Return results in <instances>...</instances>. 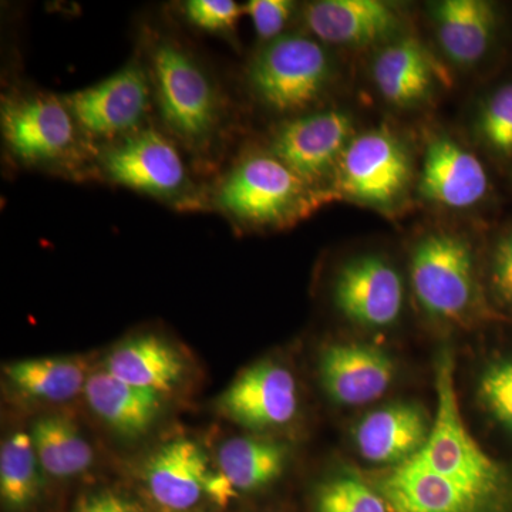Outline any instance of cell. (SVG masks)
I'll return each instance as SVG.
<instances>
[{
  "label": "cell",
  "mask_w": 512,
  "mask_h": 512,
  "mask_svg": "<svg viewBox=\"0 0 512 512\" xmlns=\"http://www.w3.org/2000/svg\"><path fill=\"white\" fill-rule=\"evenodd\" d=\"M79 512H136V508L121 495L104 491L86 498Z\"/></svg>",
  "instance_id": "obj_33"
},
{
  "label": "cell",
  "mask_w": 512,
  "mask_h": 512,
  "mask_svg": "<svg viewBox=\"0 0 512 512\" xmlns=\"http://www.w3.org/2000/svg\"><path fill=\"white\" fill-rule=\"evenodd\" d=\"M433 419L417 403H393L367 413L353 430L360 456L386 468L409 463L426 446Z\"/></svg>",
  "instance_id": "obj_17"
},
{
  "label": "cell",
  "mask_w": 512,
  "mask_h": 512,
  "mask_svg": "<svg viewBox=\"0 0 512 512\" xmlns=\"http://www.w3.org/2000/svg\"><path fill=\"white\" fill-rule=\"evenodd\" d=\"M323 389L333 402L356 407L375 402L392 386L394 365L384 350L365 343H333L319 359Z\"/></svg>",
  "instance_id": "obj_16"
},
{
  "label": "cell",
  "mask_w": 512,
  "mask_h": 512,
  "mask_svg": "<svg viewBox=\"0 0 512 512\" xmlns=\"http://www.w3.org/2000/svg\"><path fill=\"white\" fill-rule=\"evenodd\" d=\"M42 466L32 437L16 431L0 448V497L9 510L20 511L35 503L42 487Z\"/></svg>",
  "instance_id": "obj_26"
},
{
  "label": "cell",
  "mask_w": 512,
  "mask_h": 512,
  "mask_svg": "<svg viewBox=\"0 0 512 512\" xmlns=\"http://www.w3.org/2000/svg\"><path fill=\"white\" fill-rule=\"evenodd\" d=\"M303 22L323 45L383 46L403 36V16L382 0H318L303 9Z\"/></svg>",
  "instance_id": "obj_14"
},
{
  "label": "cell",
  "mask_w": 512,
  "mask_h": 512,
  "mask_svg": "<svg viewBox=\"0 0 512 512\" xmlns=\"http://www.w3.org/2000/svg\"><path fill=\"white\" fill-rule=\"evenodd\" d=\"M40 466L50 477L66 480L93 466V448L79 427L63 414H47L30 430Z\"/></svg>",
  "instance_id": "obj_25"
},
{
  "label": "cell",
  "mask_w": 512,
  "mask_h": 512,
  "mask_svg": "<svg viewBox=\"0 0 512 512\" xmlns=\"http://www.w3.org/2000/svg\"><path fill=\"white\" fill-rule=\"evenodd\" d=\"M146 64L164 127L195 156L210 151L224 127L225 107L207 67L170 37L154 40Z\"/></svg>",
  "instance_id": "obj_1"
},
{
  "label": "cell",
  "mask_w": 512,
  "mask_h": 512,
  "mask_svg": "<svg viewBox=\"0 0 512 512\" xmlns=\"http://www.w3.org/2000/svg\"><path fill=\"white\" fill-rule=\"evenodd\" d=\"M63 100L84 136L117 141L143 128L154 101L153 84L147 64L133 60Z\"/></svg>",
  "instance_id": "obj_9"
},
{
  "label": "cell",
  "mask_w": 512,
  "mask_h": 512,
  "mask_svg": "<svg viewBox=\"0 0 512 512\" xmlns=\"http://www.w3.org/2000/svg\"><path fill=\"white\" fill-rule=\"evenodd\" d=\"M473 133L488 156L512 168V82L484 94L474 113Z\"/></svg>",
  "instance_id": "obj_27"
},
{
  "label": "cell",
  "mask_w": 512,
  "mask_h": 512,
  "mask_svg": "<svg viewBox=\"0 0 512 512\" xmlns=\"http://www.w3.org/2000/svg\"><path fill=\"white\" fill-rule=\"evenodd\" d=\"M90 409L111 430L128 439L151 429L163 407V396L121 382L106 369L92 373L84 387Z\"/></svg>",
  "instance_id": "obj_21"
},
{
  "label": "cell",
  "mask_w": 512,
  "mask_h": 512,
  "mask_svg": "<svg viewBox=\"0 0 512 512\" xmlns=\"http://www.w3.org/2000/svg\"><path fill=\"white\" fill-rule=\"evenodd\" d=\"M252 94L266 110L301 116L322 101L335 79V62L313 36L285 33L265 43L248 67Z\"/></svg>",
  "instance_id": "obj_4"
},
{
  "label": "cell",
  "mask_w": 512,
  "mask_h": 512,
  "mask_svg": "<svg viewBox=\"0 0 512 512\" xmlns=\"http://www.w3.org/2000/svg\"><path fill=\"white\" fill-rule=\"evenodd\" d=\"M183 10L195 28L222 36L232 35L244 15V6L232 0H188Z\"/></svg>",
  "instance_id": "obj_30"
},
{
  "label": "cell",
  "mask_w": 512,
  "mask_h": 512,
  "mask_svg": "<svg viewBox=\"0 0 512 512\" xmlns=\"http://www.w3.org/2000/svg\"><path fill=\"white\" fill-rule=\"evenodd\" d=\"M215 468L197 441L175 439L158 447L144 467L151 498L173 512L191 510L207 497Z\"/></svg>",
  "instance_id": "obj_20"
},
{
  "label": "cell",
  "mask_w": 512,
  "mask_h": 512,
  "mask_svg": "<svg viewBox=\"0 0 512 512\" xmlns=\"http://www.w3.org/2000/svg\"><path fill=\"white\" fill-rule=\"evenodd\" d=\"M336 190L350 200L392 210L412 187L413 163L402 138L380 126L356 134L340 158Z\"/></svg>",
  "instance_id": "obj_7"
},
{
  "label": "cell",
  "mask_w": 512,
  "mask_h": 512,
  "mask_svg": "<svg viewBox=\"0 0 512 512\" xmlns=\"http://www.w3.org/2000/svg\"><path fill=\"white\" fill-rule=\"evenodd\" d=\"M372 79L387 103L409 110L433 99L443 73L417 37L403 35L379 47L373 57Z\"/></svg>",
  "instance_id": "obj_18"
},
{
  "label": "cell",
  "mask_w": 512,
  "mask_h": 512,
  "mask_svg": "<svg viewBox=\"0 0 512 512\" xmlns=\"http://www.w3.org/2000/svg\"><path fill=\"white\" fill-rule=\"evenodd\" d=\"M430 9L437 42L454 66L473 69L493 52L503 28V16L495 3L441 0Z\"/></svg>",
  "instance_id": "obj_19"
},
{
  "label": "cell",
  "mask_w": 512,
  "mask_h": 512,
  "mask_svg": "<svg viewBox=\"0 0 512 512\" xmlns=\"http://www.w3.org/2000/svg\"><path fill=\"white\" fill-rule=\"evenodd\" d=\"M355 136V120L348 111H309L276 127L269 153L315 188L335 177L340 158Z\"/></svg>",
  "instance_id": "obj_10"
},
{
  "label": "cell",
  "mask_w": 512,
  "mask_h": 512,
  "mask_svg": "<svg viewBox=\"0 0 512 512\" xmlns=\"http://www.w3.org/2000/svg\"><path fill=\"white\" fill-rule=\"evenodd\" d=\"M3 375L26 400L62 403L84 392L87 365L79 357H36L3 366Z\"/></svg>",
  "instance_id": "obj_23"
},
{
  "label": "cell",
  "mask_w": 512,
  "mask_h": 512,
  "mask_svg": "<svg viewBox=\"0 0 512 512\" xmlns=\"http://www.w3.org/2000/svg\"><path fill=\"white\" fill-rule=\"evenodd\" d=\"M293 12L295 3L289 0H251L244 5V13L251 19L256 35L265 43L285 35Z\"/></svg>",
  "instance_id": "obj_31"
},
{
  "label": "cell",
  "mask_w": 512,
  "mask_h": 512,
  "mask_svg": "<svg viewBox=\"0 0 512 512\" xmlns=\"http://www.w3.org/2000/svg\"><path fill=\"white\" fill-rule=\"evenodd\" d=\"M288 448L262 437H232L221 444L217 453L218 470L235 490L256 491L274 483L284 473Z\"/></svg>",
  "instance_id": "obj_24"
},
{
  "label": "cell",
  "mask_w": 512,
  "mask_h": 512,
  "mask_svg": "<svg viewBox=\"0 0 512 512\" xmlns=\"http://www.w3.org/2000/svg\"><path fill=\"white\" fill-rule=\"evenodd\" d=\"M316 512H390L389 505L367 481L352 471H343L323 481L316 491Z\"/></svg>",
  "instance_id": "obj_28"
},
{
  "label": "cell",
  "mask_w": 512,
  "mask_h": 512,
  "mask_svg": "<svg viewBox=\"0 0 512 512\" xmlns=\"http://www.w3.org/2000/svg\"><path fill=\"white\" fill-rule=\"evenodd\" d=\"M0 126L10 153L26 165L53 167L84 154L86 136L57 97L23 94L3 99Z\"/></svg>",
  "instance_id": "obj_8"
},
{
  "label": "cell",
  "mask_w": 512,
  "mask_h": 512,
  "mask_svg": "<svg viewBox=\"0 0 512 512\" xmlns=\"http://www.w3.org/2000/svg\"><path fill=\"white\" fill-rule=\"evenodd\" d=\"M218 409L227 419L247 429L284 427L298 414L295 377L279 363H255L229 384L218 400Z\"/></svg>",
  "instance_id": "obj_13"
},
{
  "label": "cell",
  "mask_w": 512,
  "mask_h": 512,
  "mask_svg": "<svg viewBox=\"0 0 512 512\" xmlns=\"http://www.w3.org/2000/svg\"><path fill=\"white\" fill-rule=\"evenodd\" d=\"M106 370L121 382L164 396L183 379L185 363L167 340L144 335L117 346L107 357Z\"/></svg>",
  "instance_id": "obj_22"
},
{
  "label": "cell",
  "mask_w": 512,
  "mask_h": 512,
  "mask_svg": "<svg viewBox=\"0 0 512 512\" xmlns=\"http://www.w3.org/2000/svg\"><path fill=\"white\" fill-rule=\"evenodd\" d=\"M320 200L313 187L274 154L242 157L214 191V204L245 228H282L301 220Z\"/></svg>",
  "instance_id": "obj_3"
},
{
  "label": "cell",
  "mask_w": 512,
  "mask_h": 512,
  "mask_svg": "<svg viewBox=\"0 0 512 512\" xmlns=\"http://www.w3.org/2000/svg\"><path fill=\"white\" fill-rule=\"evenodd\" d=\"M421 197L448 210H471L491 191L483 161L447 136L434 137L424 151L419 177Z\"/></svg>",
  "instance_id": "obj_15"
},
{
  "label": "cell",
  "mask_w": 512,
  "mask_h": 512,
  "mask_svg": "<svg viewBox=\"0 0 512 512\" xmlns=\"http://www.w3.org/2000/svg\"><path fill=\"white\" fill-rule=\"evenodd\" d=\"M410 281L421 308L433 318L467 323L481 315L483 298L470 242L450 231H431L414 245Z\"/></svg>",
  "instance_id": "obj_5"
},
{
  "label": "cell",
  "mask_w": 512,
  "mask_h": 512,
  "mask_svg": "<svg viewBox=\"0 0 512 512\" xmlns=\"http://www.w3.org/2000/svg\"><path fill=\"white\" fill-rule=\"evenodd\" d=\"M454 375L453 355L441 353L436 362V416L429 440L414 460L454 483L512 504V468L471 436L461 416Z\"/></svg>",
  "instance_id": "obj_2"
},
{
  "label": "cell",
  "mask_w": 512,
  "mask_h": 512,
  "mask_svg": "<svg viewBox=\"0 0 512 512\" xmlns=\"http://www.w3.org/2000/svg\"><path fill=\"white\" fill-rule=\"evenodd\" d=\"M333 302L342 315L357 325L390 328L403 312L402 275L382 256H357L336 275Z\"/></svg>",
  "instance_id": "obj_12"
},
{
  "label": "cell",
  "mask_w": 512,
  "mask_h": 512,
  "mask_svg": "<svg viewBox=\"0 0 512 512\" xmlns=\"http://www.w3.org/2000/svg\"><path fill=\"white\" fill-rule=\"evenodd\" d=\"M481 406L512 433V357L493 360L477 382Z\"/></svg>",
  "instance_id": "obj_29"
},
{
  "label": "cell",
  "mask_w": 512,
  "mask_h": 512,
  "mask_svg": "<svg viewBox=\"0 0 512 512\" xmlns=\"http://www.w3.org/2000/svg\"><path fill=\"white\" fill-rule=\"evenodd\" d=\"M390 512H512V504L470 490L419 461L386 468L373 480Z\"/></svg>",
  "instance_id": "obj_11"
},
{
  "label": "cell",
  "mask_w": 512,
  "mask_h": 512,
  "mask_svg": "<svg viewBox=\"0 0 512 512\" xmlns=\"http://www.w3.org/2000/svg\"><path fill=\"white\" fill-rule=\"evenodd\" d=\"M104 177L121 187L150 195L175 207L192 208L198 195L177 146L153 127L109 144L100 154Z\"/></svg>",
  "instance_id": "obj_6"
},
{
  "label": "cell",
  "mask_w": 512,
  "mask_h": 512,
  "mask_svg": "<svg viewBox=\"0 0 512 512\" xmlns=\"http://www.w3.org/2000/svg\"><path fill=\"white\" fill-rule=\"evenodd\" d=\"M490 281L500 301L512 306V231L495 245L491 255Z\"/></svg>",
  "instance_id": "obj_32"
}]
</instances>
